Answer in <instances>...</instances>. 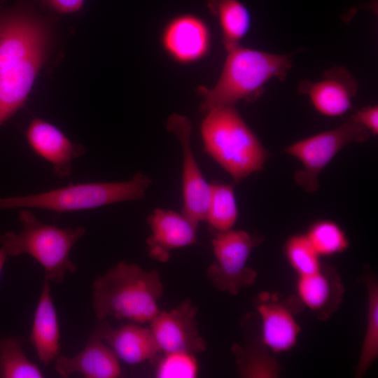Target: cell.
Here are the masks:
<instances>
[{"label":"cell","mask_w":378,"mask_h":378,"mask_svg":"<svg viewBox=\"0 0 378 378\" xmlns=\"http://www.w3.org/2000/svg\"><path fill=\"white\" fill-rule=\"evenodd\" d=\"M49 30L29 3L0 0V125L25 102L47 57Z\"/></svg>","instance_id":"6da1fadb"},{"label":"cell","mask_w":378,"mask_h":378,"mask_svg":"<svg viewBox=\"0 0 378 378\" xmlns=\"http://www.w3.org/2000/svg\"><path fill=\"white\" fill-rule=\"evenodd\" d=\"M292 66V55H277L241 47L227 50L221 73L211 88L200 86V110L234 106L241 100L253 102L270 80H283Z\"/></svg>","instance_id":"7a4b0ae2"},{"label":"cell","mask_w":378,"mask_h":378,"mask_svg":"<svg viewBox=\"0 0 378 378\" xmlns=\"http://www.w3.org/2000/svg\"><path fill=\"white\" fill-rule=\"evenodd\" d=\"M92 293L98 319L113 316L144 323L159 313L158 302L163 286L156 270L146 271L136 264L120 262L93 281Z\"/></svg>","instance_id":"3957f363"},{"label":"cell","mask_w":378,"mask_h":378,"mask_svg":"<svg viewBox=\"0 0 378 378\" xmlns=\"http://www.w3.org/2000/svg\"><path fill=\"white\" fill-rule=\"evenodd\" d=\"M204 150L238 183L259 171L269 158L234 106L213 109L201 123Z\"/></svg>","instance_id":"277c9868"},{"label":"cell","mask_w":378,"mask_h":378,"mask_svg":"<svg viewBox=\"0 0 378 378\" xmlns=\"http://www.w3.org/2000/svg\"><path fill=\"white\" fill-rule=\"evenodd\" d=\"M22 225L19 233L0 234V244L8 255L27 253L44 269L45 277L50 281L62 284L66 272L74 273L76 265L70 259L73 246L85 234L83 226L60 228L41 222L30 210L20 211Z\"/></svg>","instance_id":"5b68a950"},{"label":"cell","mask_w":378,"mask_h":378,"mask_svg":"<svg viewBox=\"0 0 378 378\" xmlns=\"http://www.w3.org/2000/svg\"><path fill=\"white\" fill-rule=\"evenodd\" d=\"M151 180L141 172L122 182L70 184L44 192L0 197V209L35 208L57 213L94 209L141 199Z\"/></svg>","instance_id":"8992f818"},{"label":"cell","mask_w":378,"mask_h":378,"mask_svg":"<svg viewBox=\"0 0 378 378\" xmlns=\"http://www.w3.org/2000/svg\"><path fill=\"white\" fill-rule=\"evenodd\" d=\"M370 134L351 115L338 127L291 144L285 153L298 158L303 166L294 175L295 183L307 192H315L319 188V174L336 154L351 142L366 141Z\"/></svg>","instance_id":"52a82bcc"},{"label":"cell","mask_w":378,"mask_h":378,"mask_svg":"<svg viewBox=\"0 0 378 378\" xmlns=\"http://www.w3.org/2000/svg\"><path fill=\"white\" fill-rule=\"evenodd\" d=\"M214 232L211 243L216 260L208 267L207 276L220 290L237 295L255 282L257 274L246 262L262 239L244 230Z\"/></svg>","instance_id":"ba28073f"},{"label":"cell","mask_w":378,"mask_h":378,"mask_svg":"<svg viewBox=\"0 0 378 378\" xmlns=\"http://www.w3.org/2000/svg\"><path fill=\"white\" fill-rule=\"evenodd\" d=\"M167 130L174 133L183 151V208L181 214L196 226L206 220L211 197L208 183L195 161L190 146L192 124L182 115L173 114L167 120Z\"/></svg>","instance_id":"9c48e42d"},{"label":"cell","mask_w":378,"mask_h":378,"mask_svg":"<svg viewBox=\"0 0 378 378\" xmlns=\"http://www.w3.org/2000/svg\"><path fill=\"white\" fill-rule=\"evenodd\" d=\"M302 308L297 298L284 299L267 292L258 295L255 309L261 318L262 342L269 349L281 353L295 346L301 329L295 316Z\"/></svg>","instance_id":"30bf717a"},{"label":"cell","mask_w":378,"mask_h":378,"mask_svg":"<svg viewBox=\"0 0 378 378\" xmlns=\"http://www.w3.org/2000/svg\"><path fill=\"white\" fill-rule=\"evenodd\" d=\"M197 311L187 300L172 311L159 312L150 321V328L160 351L195 355L206 350L205 341L197 329Z\"/></svg>","instance_id":"8fae6325"},{"label":"cell","mask_w":378,"mask_h":378,"mask_svg":"<svg viewBox=\"0 0 378 378\" xmlns=\"http://www.w3.org/2000/svg\"><path fill=\"white\" fill-rule=\"evenodd\" d=\"M162 49L175 62L191 64L209 52L211 35L207 23L192 13H182L170 19L162 29Z\"/></svg>","instance_id":"7c38bea8"},{"label":"cell","mask_w":378,"mask_h":378,"mask_svg":"<svg viewBox=\"0 0 378 378\" xmlns=\"http://www.w3.org/2000/svg\"><path fill=\"white\" fill-rule=\"evenodd\" d=\"M32 150L52 166L53 173L65 178L72 172V162L86 151L80 144L72 142L57 127L38 118H34L26 131Z\"/></svg>","instance_id":"4fadbf2b"},{"label":"cell","mask_w":378,"mask_h":378,"mask_svg":"<svg viewBox=\"0 0 378 378\" xmlns=\"http://www.w3.org/2000/svg\"><path fill=\"white\" fill-rule=\"evenodd\" d=\"M358 82L343 67L325 71L324 78L317 82L304 80L298 89L309 96L314 107L327 116H338L351 108V100L357 92Z\"/></svg>","instance_id":"5bb4252c"},{"label":"cell","mask_w":378,"mask_h":378,"mask_svg":"<svg viewBox=\"0 0 378 378\" xmlns=\"http://www.w3.org/2000/svg\"><path fill=\"white\" fill-rule=\"evenodd\" d=\"M152 234L146 243L150 255L166 262L172 249L197 243V227L181 213L156 209L147 218Z\"/></svg>","instance_id":"9a60e30c"},{"label":"cell","mask_w":378,"mask_h":378,"mask_svg":"<svg viewBox=\"0 0 378 378\" xmlns=\"http://www.w3.org/2000/svg\"><path fill=\"white\" fill-rule=\"evenodd\" d=\"M118 359L114 351L94 332L79 354L71 358L58 356L54 368L63 378L75 372L87 378H117L122 374Z\"/></svg>","instance_id":"2e32d148"},{"label":"cell","mask_w":378,"mask_h":378,"mask_svg":"<svg viewBox=\"0 0 378 378\" xmlns=\"http://www.w3.org/2000/svg\"><path fill=\"white\" fill-rule=\"evenodd\" d=\"M298 298L320 320H326L342 301L344 287L336 270L322 265L312 274L300 276L297 281Z\"/></svg>","instance_id":"e0dca14e"},{"label":"cell","mask_w":378,"mask_h":378,"mask_svg":"<svg viewBox=\"0 0 378 378\" xmlns=\"http://www.w3.org/2000/svg\"><path fill=\"white\" fill-rule=\"evenodd\" d=\"M119 359L136 365L153 358L160 348L150 328L130 323L113 329L101 323L94 331Z\"/></svg>","instance_id":"ac0fdd59"},{"label":"cell","mask_w":378,"mask_h":378,"mask_svg":"<svg viewBox=\"0 0 378 378\" xmlns=\"http://www.w3.org/2000/svg\"><path fill=\"white\" fill-rule=\"evenodd\" d=\"M59 326L50 295V281L44 277L30 335V342L44 365H48L59 356Z\"/></svg>","instance_id":"d6986e66"},{"label":"cell","mask_w":378,"mask_h":378,"mask_svg":"<svg viewBox=\"0 0 378 378\" xmlns=\"http://www.w3.org/2000/svg\"><path fill=\"white\" fill-rule=\"evenodd\" d=\"M206 6L218 22L225 50L239 46L251 27L247 8L238 0H206Z\"/></svg>","instance_id":"ffe728a7"},{"label":"cell","mask_w":378,"mask_h":378,"mask_svg":"<svg viewBox=\"0 0 378 378\" xmlns=\"http://www.w3.org/2000/svg\"><path fill=\"white\" fill-rule=\"evenodd\" d=\"M268 349L263 342L244 346L234 344L231 350L237 357L239 375L245 378L278 377L281 367Z\"/></svg>","instance_id":"44dd1931"},{"label":"cell","mask_w":378,"mask_h":378,"mask_svg":"<svg viewBox=\"0 0 378 378\" xmlns=\"http://www.w3.org/2000/svg\"><path fill=\"white\" fill-rule=\"evenodd\" d=\"M20 338L0 336V378H41L43 373L25 356Z\"/></svg>","instance_id":"7402d4cb"},{"label":"cell","mask_w":378,"mask_h":378,"mask_svg":"<svg viewBox=\"0 0 378 378\" xmlns=\"http://www.w3.org/2000/svg\"><path fill=\"white\" fill-rule=\"evenodd\" d=\"M368 289V317L363 343L356 370L360 377L372 365L378 355V284L375 278L365 279Z\"/></svg>","instance_id":"603a6c76"},{"label":"cell","mask_w":378,"mask_h":378,"mask_svg":"<svg viewBox=\"0 0 378 378\" xmlns=\"http://www.w3.org/2000/svg\"><path fill=\"white\" fill-rule=\"evenodd\" d=\"M211 197L206 220L216 232L231 230L237 218L233 186L220 183H210Z\"/></svg>","instance_id":"cb8c5ba5"},{"label":"cell","mask_w":378,"mask_h":378,"mask_svg":"<svg viewBox=\"0 0 378 378\" xmlns=\"http://www.w3.org/2000/svg\"><path fill=\"white\" fill-rule=\"evenodd\" d=\"M305 235L320 256L342 253L349 246L347 237L342 229L330 220L316 222Z\"/></svg>","instance_id":"d4e9b609"},{"label":"cell","mask_w":378,"mask_h":378,"mask_svg":"<svg viewBox=\"0 0 378 378\" xmlns=\"http://www.w3.org/2000/svg\"><path fill=\"white\" fill-rule=\"evenodd\" d=\"M285 253L290 265L299 276L314 273L322 265L320 255L305 234L292 236L286 241Z\"/></svg>","instance_id":"484cf974"},{"label":"cell","mask_w":378,"mask_h":378,"mask_svg":"<svg viewBox=\"0 0 378 378\" xmlns=\"http://www.w3.org/2000/svg\"><path fill=\"white\" fill-rule=\"evenodd\" d=\"M197 364L194 355L167 353L158 365L156 377L159 378H194L197 375Z\"/></svg>","instance_id":"4316f807"},{"label":"cell","mask_w":378,"mask_h":378,"mask_svg":"<svg viewBox=\"0 0 378 378\" xmlns=\"http://www.w3.org/2000/svg\"><path fill=\"white\" fill-rule=\"evenodd\" d=\"M355 120L364 127L370 133H378V108L377 106H368L358 111L353 115Z\"/></svg>","instance_id":"83f0119b"},{"label":"cell","mask_w":378,"mask_h":378,"mask_svg":"<svg viewBox=\"0 0 378 378\" xmlns=\"http://www.w3.org/2000/svg\"><path fill=\"white\" fill-rule=\"evenodd\" d=\"M48 9L57 13H73L79 10L85 0H38Z\"/></svg>","instance_id":"f1b7e54d"},{"label":"cell","mask_w":378,"mask_h":378,"mask_svg":"<svg viewBox=\"0 0 378 378\" xmlns=\"http://www.w3.org/2000/svg\"><path fill=\"white\" fill-rule=\"evenodd\" d=\"M8 255L2 247H0V276Z\"/></svg>","instance_id":"f546056e"}]
</instances>
